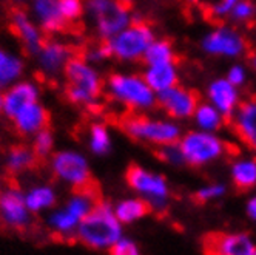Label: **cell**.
<instances>
[{"mask_svg": "<svg viewBox=\"0 0 256 255\" xmlns=\"http://www.w3.org/2000/svg\"><path fill=\"white\" fill-rule=\"evenodd\" d=\"M36 10L42 21V28L46 36L54 33L62 34H80L84 31L82 25H72L62 16L58 0H38Z\"/></svg>", "mask_w": 256, "mask_h": 255, "instance_id": "14", "label": "cell"}, {"mask_svg": "<svg viewBox=\"0 0 256 255\" xmlns=\"http://www.w3.org/2000/svg\"><path fill=\"white\" fill-rule=\"evenodd\" d=\"M154 39L153 27L139 17H133L130 25L110 39L113 58L120 62H142L145 51Z\"/></svg>", "mask_w": 256, "mask_h": 255, "instance_id": "7", "label": "cell"}, {"mask_svg": "<svg viewBox=\"0 0 256 255\" xmlns=\"http://www.w3.org/2000/svg\"><path fill=\"white\" fill-rule=\"evenodd\" d=\"M22 71V64L10 58L4 51H0V87L5 85L8 81L14 79L16 76H19V73Z\"/></svg>", "mask_w": 256, "mask_h": 255, "instance_id": "32", "label": "cell"}, {"mask_svg": "<svg viewBox=\"0 0 256 255\" xmlns=\"http://www.w3.org/2000/svg\"><path fill=\"white\" fill-rule=\"evenodd\" d=\"M156 99L158 107L164 112V115L178 122L190 119L199 104V98L193 90L180 84L158 93Z\"/></svg>", "mask_w": 256, "mask_h": 255, "instance_id": "10", "label": "cell"}, {"mask_svg": "<svg viewBox=\"0 0 256 255\" xmlns=\"http://www.w3.org/2000/svg\"><path fill=\"white\" fill-rule=\"evenodd\" d=\"M119 127L132 139L156 149L178 142L184 133L182 125L168 116H148L144 113H130L122 116Z\"/></svg>", "mask_w": 256, "mask_h": 255, "instance_id": "2", "label": "cell"}, {"mask_svg": "<svg viewBox=\"0 0 256 255\" xmlns=\"http://www.w3.org/2000/svg\"><path fill=\"white\" fill-rule=\"evenodd\" d=\"M36 98H38V92H36V88L32 85L19 84L14 88H11L4 96V107L8 116L14 118L20 110H24L25 107H28L30 104H34Z\"/></svg>", "mask_w": 256, "mask_h": 255, "instance_id": "23", "label": "cell"}, {"mask_svg": "<svg viewBox=\"0 0 256 255\" xmlns=\"http://www.w3.org/2000/svg\"><path fill=\"white\" fill-rule=\"evenodd\" d=\"M66 85L65 98L71 104L85 105L86 110H99V99L104 95V82L93 68L85 64L84 50L66 61L64 65Z\"/></svg>", "mask_w": 256, "mask_h": 255, "instance_id": "1", "label": "cell"}, {"mask_svg": "<svg viewBox=\"0 0 256 255\" xmlns=\"http://www.w3.org/2000/svg\"><path fill=\"white\" fill-rule=\"evenodd\" d=\"M8 17H10V30L16 38L20 41L24 50L28 54L38 53L40 50L44 36H39L38 30H36L32 24L28 21L24 7L12 5L8 10Z\"/></svg>", "mask_w": 256, "mask_h": 255, "instance_id": "13", "label": "cell"}, {"mask_svg": "<svg viewBox=\"0 0 256 255\" xmlns=\"http://www.w3.org/2000/svg\"><path fill=\"white\" fill-rule=\"evenodd\" d=\"M14 119H16L17 130L22 135L40 132L44 129H48L51 124V116L48 110H45L42 105H38L36 102L30 104L24 110H20L14 116Z\"/></svg>", "mask_w": 256, "mask_h": 255, "instance_id": "19", "label": "cell"}, {"mask_svg": "<svg viewBox=\"0 0 256 255\" xmlns=\"http://www.w3.org/2000/svg\"><path fill=\"white\" fill-rule=\"evenodd\" d=\"M230 119L240 139L256 152V98L242 99Z\"/></svg>", "mask_w": 256, "mask_h": 255, "instance_id": "15", "label": "cell"}, {"mask_svg": "<svg viewBox=\"0 0 256 255\" xmlns=\"http://www.w3.org/2000/svg\"><path fill=\"white\" fill-rule=\"evenodd\" d=\"M126 184L148 203L152 212L166 213L170 207L172 190L167 178L138 164H132L125 172Z\"/></svg>", "mask_w": 256, "mask_h": 255, "instance_id": "6", "label": "cell"}, {"mask_svg": "<svg viewBox=\"0 0 256 255\" xmlns=\"http://www.w3.org/2000/svg\"><path fill=\"white\" fill-rule=\"evenodd\" d=\"M190 119L194 125V129L218 133L224 127L227 118L219 112L216 107H213L208 101H204V102L198 104L196 110L193 112Z\"/></svg>", "mask_w": 256, "mask_h": 255, "instance_id": "22", "label": "cell"}, {"mask_svg": "<svg viewBox=\"0 0 256 255\" xmlns=\"http://www.w3.org/2000/svg\"><path fill=\"white\" fill-rule=\"evenodd\" d=\"M176 61V53L167 39H154L152 45L147 48L144 54L142 62L145 65H154V64H166V62H174Z\"/></svg>", "mask_w": 256, "mask_h": 255, "instance_id": "25", "label": "cell"}, {"mask_svg": "<svg viewBox=\"0 0 256 255\" xmlns=\"http://www.w3.org/2000/svg\"><path fill=\"white\" fill-rule=\"evenodd\" d=\"M227 184L224 183H208L204 184L202 187H199L194 192V201L199 204H207V203H213L221 199L227 195Z\"/></svg>", "mask_w": 256, "mask_h": 255, "instance_id": "27", "label": "cell"}, {"mask_svg": "<svg viewBox=\"0 0 256 255\" xmlns=\"http://www.w3.org/2000/svg\"><path fill=\"white\" fill-rule=\"evenodd\" d=\"M230 178L238 190L256 187V156H238L230 164Z\"/></svg>", "mask_w": 256, "mask_h": 255, "instance_id": "21", "label": "cell"}, {"mask_svg": "<svg viewBox=\"0 0 256 255\" xmlns=\"http://www.w3.org/2000/svg\"><path fill=\"white\" fill-rule=\"evenodd\" d=\"M178 144L190 167H207L228 153V144L218 133L198 129L184 132Z\"/></svg>", "mask_w": 256, "mask_h": 255, "instance_id": "5", "label": "cell"}, {"mask_svg": "<svg viewBox=\"0 0 256 255\" xmlns=\"http://www.w3.org/2000/svg\"><path fill=\"white\" fill-rule=\"evenodd\" d=\"M142 76L147 81V84L153 88V92L158 95L164 92V90L179 84V68H178L176 61L166 62V64L145 65Z\"/></svg>", "mask_w": 256, "mask_h": 255, "instance_id": "18", "label": "cell"}, {"mask_svg": "<svg viewBox=\"0 0 256 255\" xmlns=\"http://www.w3.org/2000/svg\"><path fill=\"white\" fill-rule=\"evenodd\" d=\"M120 221L114 210L110 204L102 201L82 218L78 238L88 247L110 249L120 238Z\"/></svg>", "mask_w": 256, "mask_h": 255, "instance_id": "4", "label": "cell"}, {"mask_svg": "<svg viewBox=\"0 0 256 255\" xmlns=\"http://www.w3.org/2000/svg\"><path fill=\"white\" fill-rule=\"evenodd\" d=\"M254 255H256V253H254Z\"/></svg>", "mask_w": 256, "mask_h": 255, "instance_id": "44", "label": "cell"}, {"mask_svg": "<svg viewBox=\"0 0 256 255\" xmlns=\"http://www.w3.org/2000/svg\"><path fill=\"white\" fill-rule=\"evenodd\" d=\"M206 255H254L256 243L246 232H212L204 238Z\"/></svg>", "mask_w": 256, "mask_h": 255, "instance_id": "11", "label": "cell"}, {"mask_svg": "<svg viewBox=\"0 0 256 255\" xmlns=\"http://www.w3.org/2000/svg\"><path fill=\"white\" fill-rule=\"evenodd\" d=\"M250 68L253 70V73H256V53L252 54V58H250Z\"/></svg>", "mask_w": 256, "mask_h": 255, "instance_id": "40", "label": "cell"}, {"mask_svg": "<svg viewBox=\"0 0 256 255\" xmlns=\"http://www.w3.org/2000/svg\"><path fill=\"white\" fill-rule=\"evenodd\" d=\"M36 167H39V166H38V161L34 158L32 150H30L26 145H12L10 152V158H8V166H6V170L10 175L19 173L28 169H36Z\"/></svg>", "mask_w": 256, "mask_h": 255, "instance_id": "26", "label": "cell"}, {"mask_svg": "<svg viewBox=\"0 0 256 255\" xmlns=\"http://www.w3.org/2000/svg\"><path fill=\"white\" fill-rule=\"evenodd\" d=\"M88 8L94 16L102 39H112L133 21L132 8L118 0H88Z\"/></svg>", "mask_w": 256, "mask_h": 255, "instance_id": "9", "label": "cell"}, {"mask_svg": "<svg viewBox=\"0 0 256 255\" xmlns=\"http://www.w3.org/2000/svg\"><path fill=\"white\" fill-rule=\"evenodd\" d=\"M200 50L210 58L236 61L247 53V41L234 25H216L202 36Z\"/></svg>", "mask_w": 256, "mask_h": 255, "instance_id": "8", "label": "cell"}, {"mask_svg": "<svg viewBox=\"0 0 256 255\" xmlns=\"http://www.w3.org/2000/svg\"><path fill=\"white\" fill-rule=\"evenodd\" d=\"M2 107H4V96H0V110H2Z\"/></svg>", "mask_w": 256, "mask_h": 255, "instance_id": "43", "label": "cell"}, {"mask_svg": "<svg viewBox=\"0 0 256 255\" xmlns=\"http://www.w3.org/2000/svg\"><path fill=\"white\" fill-rule=\"evenodd\" d=\"M59 10L65 19L72 25H82L78 22L84 14V5L80 0H59Z\"/></svg>", "mask_w": 256, "mask_h": 255, "instance_id": "34", "label": "cell"}, {"mask_svg": "<svg viewBox=\"0 0 256 255\" xmlns=\"http://www.w3.org/2000/svg\"><path fill=\"white\" fill-rule=\"evenodd\" d=\"M106 88L110 98L128 113H145L158 107L156 93L139 73H113L108 76Z\"/></svg>", "mask_w": 256, "mask_h": 255, "instance_id": "3", "label": "cell"}, {"mask_svg": "<svg viewBox=\"0 0 256 255\" xmlns=\"http://www.w3.org/2000/svg\"><path fill=\"white\" fill-rule=\"evenodd\" d=\"M246 213L252 221L256 223V195L248 198V201L246 204Z\"/></svg>", "mask_w": 256, "mask_h": 255, "instance_id": "39", "label": "cell"}, {"mask_svg": "<svg viewBox=\"0 0 256 255\" xmlns=\"http://www.w3.org/2000/svg\"><path fill=\"white\" fill-rule=\"evenodd\" d=\"M91 150L98 155H106L112 149V141H110V133L104 124H93L91 125Z\"/></svg>", "mask_w": 256, "mask_h": 255, "instance_id": "29", "label": "cell"}, {"mask_svg": "<svg viewBox=\"0 0 256 255\" xmlns=\"http://www.w3.org/2000/svg\"><path fill=\"white\" fill-rule=\"evenodd\" d=\"M248 67L244 65V64H240V62H236L233 65H230V68L227 70V75L226 78L238 88H242L247 81H248Z\"/></svg>", "mask_w": 256, "mask_h": 255, "instance_id": "36", "label": "cell"}, {"mask_svg": "<svg viewBox=\"0 0 256 255\" xmlns=\"http://www.w3.org/2000/svg\"><path fill=\"white\" fill-rule=\"evenodd\" d=\"M114 213L120 223L128 224V223L138 221L140 218L147 216L148 213H152V209H150L148 203L139 196V198H128V199L120 201L116 206Z\"/></svg>", "mask_w": 256, "mask_h": 255, "instance_id": "24", "label": "cell"}, {"mask_svg": "<svg viewBox=\"0 0 256 255\" xmlns=\"http://www.w3.org/2000/svg\"><path fill=\"white\" fill-rule=\"evenodd\" d=\"M238 0H208L207 13L214 21H224L228 19L230 11L236 5Z\"/></svg>", "mask_w": 256, "mask_h": 255, "instance_id": "35", "label": "cell"}, {"mask_svg": "<svg viewBox=\"0 0 256 255\" xmlns=\"http://www.w3.org/2000/svg\"><path fill=\"white\" fill-rule=\"evenodd\" d=\"M187 2H190V4H200V2H204V0H187Z\"/></svg>", "mask_w": 256, "mask_h": 255, "instance_id": "42", "label": "cell"}, {"mask_svg": "<svg viewBox=\"0 0 256 255\" xmlns=\"http://www.w3.org/2000/svg\"><path fill=\"white\" fill-rule=\"evenodd\" d=\"M110 253L112 255H140V250L138 244L130 238H120L110 247Z\"/></svg>", "mask_w": 256, "mask_h": 255, "instance_id": "37", "label": "cell"}, {"mask_svg": "<svg viewBox=\"0 0 256 255\" xmlns=\"http://www.w3.org/2000/svg\"><path fill=\"white\" fill-rule=\"evenodd\" d=\"M52 166H54V172L60 178L72 181L74 184L84 183V181L91 178L86 161L76 153H70V152L58 153L54 156Z\"/></svg>", "mask_w": 256, "mask_h": 255, "instance_id": "17", "label": "cell"}, {"mask_svg": "<svg viewBox=\"0 0 256 255\" xmlns=\"http://www.w3.org/2000/svg\"><path fill=\"white\" fill-rule=\"evenodd\" d=\"M158 158L162 162H166V164H168V166H172V167L187 166L184 153H182V150H180L178 142H173V144H167V145H162V147H158Z\"/></svg>", "mask_w": 256, "mask_h": 255, "instance_id": "31", "label": "cell"}, {"mask_svg": "<svg viewBox=\"0 0 256 255\" xmlns=\"http://www.w3.org/2000/svg\"><path fill=\"white\" fill-rule=\"evenodd\" d=\"M51 223L56 226L59 230L62 232H68L72 226H74L78 223V218L76 216H72L70 212H64V213H58V215H54L52 216V220Z\"/></svg>", "mask_w": 256, "mask_h": 255, "instance_id": "38", "label": "cell"}, {"mask_svg": "<svg viewBox=\"0 0 256 255\" xmlns=\"http://www.w3.org/2000/svg\"><path fill=\"white\" fill-rule=\"evenodd\" d=\"M0 220L4 224L24 230L28 223V213L25 209V201L19 190L11 189L0 198Z\"/></svg>", "mask_w": 256, "mask_h": 255, "instance_id": "16", "label": "cell"}, {"mask_svg": "<svg viewBox=\"0 0 256 255\" xmlns=\"http://www.w3.org/2000/svg\"><path fill=\"white\" fill-rule=\"evenodd\" d=\"M51 147H52V133L48 127V129H44L39 132L38 138L34 141V147H32V153H34L36 161H38L39 167H42L45 164L46 156L51 152Z\"/></svg>", "mask_w": 256, "mask_h": 255, "instance_id": "30", "label": "cell"}, {"mask_svg": "<svg viewBox=\"0 0 256 255\" xmlns=\"http://www.w3.org/2000/svg\"><path fill=\"white\" fill-rule=\"evenodd\" d=\"M80 47H70V45H60L56 44L50 39V36L44 34L42 38V64L48 71H56L62 65L66 64L70 58H72L74 54H78Z\"/></svg>", "mask_w": 256, "mask_h": 255, "instance_id": "20", "label": "cell"}, {"mask_svg": "<svg viewBox=\"0 0 256 255\" xmlns=\"http://www.w3.org/2000/svg\"><path fill=\"white\" fill-rule=\"evenodd\" d=\"M206 101L216 107L226 118H232L242 102L241 88L234 87L226 76L214 78L206 88Z\"/></svg>", "mask_w": 256, "mask_h": 255, "instance_id": "12", "label": "cell"}, {"mask_svg": "<svg viewBox=\"0 0 256 255\" xmlns=\"http://www.w3.org/2000/svg\"><path fill=\"white\" fill-rule=\"evenodd\" d=\"M256 17V5L252 0H238L230 11L228 19L234 25H247Z\"/></svg>", "mask_w": 256, "mask_h": 255, "instance_id": "28", "label": "cell"}, {"mask_svg": "<svg viewBox=\"0 0 256 255\" xmlns=\"http://www.w3.org/2000/svg\"><path fill=\"white\" fill-rule=\"evenodd\" d=\"M118 2H120V4H124V5H126V7H130V8H132L133 0H118Z\"/></svg>", "mask_w": 256, "mask_h": 255, "instance_id": "41", "label": "cell"}, {"mask_svg": "<svg viewBox=\"0 0 256 255\" xmlns=\"http://www.w3.org/2000/svg\"><path fill=\"white\" fill-rule=\"evenodd\" d=\"M54 201H56V198H54V193L50 189H36L28 195L26 206L31 210H39L42 207L52 206Z\"/></svg>", "mask_w": 256, "mask_h": 255, "instance_id": "33", "label": "cell"}]
</instances>
